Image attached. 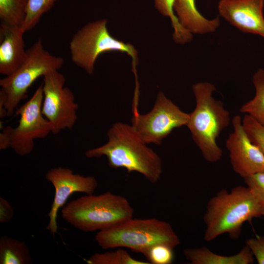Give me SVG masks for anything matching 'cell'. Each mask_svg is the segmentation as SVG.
<instances>
[{
  "mask_svg": "<svg viewBox=\"0 0 264 264\" xmlns=\"http://www.w3.org/2000/svg\"><path fill=\"white\" fill-rule=\"evenodd\" d=\"M108 141L86 151L88 158L105 156L108 165L114 169L125 168L128 173L136 172L150 182L156 183L162 173L160 156L147 146L132 125L116 122L108 132Z\"/></svg>",
  "mask_w": 264,
  "mask_h": 264,
  "instance_id": "6da1fadb",
  "label": "cell"
},
{
  "mask_svg": "<svg viewBox=\"0 0 264 264\" xmlns=\"http://www.w3.org/2000/svg\"><path fill=\"white\" fill-rule=\"evenodd\" d=\"M261 216H264V207L247 187L237 186L230 192L222 189L207 203L204 239L210 242L225 233L238 239L245 221Z\"/></svg>",
  "mask_w": 264,
  "mask_h": 264,
  "instance_id": "7a4b0ae2",
  "label": "cell"
},
{
  "mask_svg": "<svg viewBox=\"0 0 264 264\" xmlns=\"http://www.w3.org/2000/svg\"><path fill=\"white\" fill-rule=\"evenodd\" d=\"M192 89L196 105L194 111L189 113L186 126L204 158L209 162H216L221 159L223 154L217 139L229 125L230 113L220 101L213 97L216 90L213 84L198 82L193 85Z\"/></svg>",
  "mask_w": 264,
  "mask_h": 264,
  "instance_id": "3957f363",
  "label": "cell"
},
{
  "mask_svg": "<svg viewBox=\"0 0 264 264\" xmlns=\"http://www.w3.org/2000/svg\"><path fill=\"white\" fill-rule=\"evenodd\" d=\"M61 214L74 228L89 232L109 228L133 218V209L126 198L107 191L74 199L62 207Z\"/></svg>",
  "mask_w": 264,
  "mask_h": 264,
  "instance_id": "277c9868",
  "label": "cell"
},
{
  "mask_svg": "<svg viewBox=\"0 0 264 264\" xmlns=\"http://www.w3.org/2000/svg\"><path fill=\"white\" fill-rule=\"evenodd\" d=\"M95 240L103 249L126 247L143 255L156 244H166L175 248L180 243L171 224L155 218H131L98 231Z\"/></svg>",
  "mask_w": 264,
  "mask_h": 264,
  "instance_id": "5b68a950",
  "label": "cell"
},
{
  "mask_svg": "<svg viewBox=\"0 0 264 264\" xmlns=\"http://www.w3.org/2000/svg\"><path fill=\"white\" fill-rule=\"evenodd\" d=\"M64 63L62 57L51 55L44 49L40 39L28 48L26 57L19 67L0 80V91L6 98L7 116L14 115L20 102L27 97L28 89L38 78L50 70H59Z\"/></svg>",
  "mask_w": 264,
  "mask_h": 264,
  "instance_id": "8992f818",
  "label": "cell"
},
{
  "mask_svg": "<svg viewBox=\"0 0 264 264\" xmlns=\"http://www.w3.org/2000/svg\"><path fill=\"white\" fill-rule=\"evenodd\" d=\"M107 21L99 20L90 22L78 30L69 43L72 62L88 74L94 71L95 61L101 54L111 51L126 53L138 62L137 51L134 46L112 37L107 27Z\"/></svg>",
  "mask_w": 264,
  "mask_h": 264,
  "instance_id": "52a82bcc",
  "label": "cell"
},
{
  "mask_svg": "<svg viewBox=\"0 0 264 264\" xmlns=\"http://www.w3.org/2000/svg\"><path fill=\"white\" fill-rule=\"evenodd\" d=\"M189 119V113L182 111L163 92H159L152 110L141 114L134 109L131 122L147 144L159 145L175 129L186 126Z\"/></svg>",
  "mask_w": 264,
  "mask_h": 264,
  "instance_id": "ba28073f",
  "label": "cell"
},
{
  "mask_svg": "<svg viewBox=\"0 0 264 264\" xmlns=\"http://www.w3.org/2000/svg\"><path fill=\"white\" fill-rule=\"evenodd\" d=\"M44 98L42 106L43 115L51 126V133L71 130L77 120L78 105L73 93L65 87L66 78L57 70L46 72L43 76Z\"/></svg>",
  "mask_w": 264,
  "mask_h": 264,
  "instance_id": "9c48e42d",
  "label": "cell"
},
{
  "mask_svg": "<svg viewBox=\"0 0 264 264\" xmlns=\"http://www.w3.org/2000/svg\"><path fill=\"white\" fill-rule=\"evenodd\" d=\"M43 98L42 83L30 99L17 109L15 114L20 117L17 126L5 127L10 137V148L19 155L30 154L36 139L44 138L51 133V126L42 112Z\"/></svg>",
  "mask_w": 264,
  "mask_h": 264,
  "instance_id": "30bf717a",
  "label": "cell"
},
{
  "mask_svg": "<svg viewBox=\"0 0 264 264\" xmlns=\"http://www.w3.org/2000/svg\"><path fill=\"white\" fill-rule=\"evenodd\" d=\"M45 178L55 189L54 199L48 214L49 222L46 227L54 236L58 231V211L64 206L69 197L76 192L93 194L98 183L92 176L76 174L71 169L62 167L50 169L45 174Z\"/></svg>",
  "mask_w": 264,
  "mask_h": 264,
  "instance_id": "8fae6325",
  "label": "cell"
},
{
  "mask_svg": "<svg viewBox=\"0 0 264 264\" xmlns=\"http://www.w3.org/2000/svg\"><path fill=\"white\" fill-rule=\"evenodd\" d=\"M233 131L226 140L234 171L243 178L264 172V154L249 138L239 115L232 120Z\"/></svg>",
  "mask_w": 264,
  "mask_h": 264,
  "instance_id": "7c38bea8",
  "label": "cell"
},
{
  "mask_svg": "<svg viewBox=\"0 0 264 264\" xmlns=\"http://www.w3.org/2000/svg\"><path fill=\"white\" fill-rule=\"evenodd\" d=\"M264 0H220V15L241 31L264 38Z\"/></svg>",
  "mask_w": 264,
  "mask_h": 264,
  "instance_id": "4fadbf2b",
  "label": "cell"
},
{
  "mask_svg": "<svg viewBox=\"0 0 264 264\" xmlns=\"http://www.w3.org/2000/svg\"><path fill=\"white\" fill-rule=\"evenodd\" d=\"M20 26L1 22L0 25V73L11 75L22 64L27 56L24 33Z\"/></svg>",
  "mask_w": 264,
  "mask_h": 264,
  "instance_id": "5bb4252c",
  "label": "cell"
},
{
  "mask_svg": "<svg viewBox=\"0 0 264 264\" xmlns=\"http://www.w3.org/2000/svg\"><path fill=\"white\" fill-rule=\"evenodd\" d=\"M174 11L181 26L191 34L212 33L220 24L218 17L208 19L202 15L196 7V0H175Z\"/></svg>",
  "mask_w": 264,
  "mask_h": 264,
  "instance_id": "9a60e30c",
  "label": "cell"
},
{
  "mask_svg": "<svg viewBox=\"0 0 264 264\" xmlns=\"http://www.w3.org/2000/svg\"><path fill=\"white\" fill-rule=\"evenodd\" d=\"M183 254L192 264H250L254 262L253 254L247 245L232 256L217 254L203 246L185 249Z\"/></svg>",
  "mask_w": 264,
  "mask_h": 264,
  "instance_id": "2e32d148",
  "label": "cell"
},
{
  "mask_svg": "<svg viewBox=\"0 0 264 264\" xmlns=\"http://www.w3.org/2000/svg\"><path fill=\"white\" fill-rule=\"evenodd\" d=\"M32 263L30 250L24 242L7 236L0 237V264H30Z\"/></svg>",
  "mask_w": 264,
  "mask_h": 264,
  "instance_id": "e0dca14e",
  "label": "cell"
},
{
  "mask_svg": "<svg viewBox=\"0 0 264 264\" xmlns=\"http://www.w3.org/2000/svg\"><path fill=\"white\" fill-rule=\"evenodd\" d=\"M252 81L255 88V96L242 106L240 111L264 126V69H258L253 75Z\"/></svg>",
  "mask_w": 264,
  "mask_h": 264,
  "instance_id": "ac0fdd59",
  "label": "cell"
},
{
  "mask_svg": "<svg viewBox=\"0 0 264 264\" xmlns=\"http://www.w3.org/2000/svg\"><path fill=\"white\" fill-rule=\"evenodd\" d=\"M27 0H0V19L2 22L21 26L26 14Z\"/></svg>",
  "mask_w": 264,
  "mask_h": 264,
  "instance_id": "d6986e66",
  "label": "cell"
},
{
  "mask_svg": "<svg viewBox=\"0 0 264 264\" xmlns=\"http://www.w3.org/2000/svg\"><path fill=\"white\" fill-rule=\"evenodd\" d=\"M175 0H154V6L160 14L170 18L174 31V40L177 43L183 44L191 41L193 36L179 22L174 11Z\"/></svg>",
  "mask_w": 264,
  "mask_h": 264,
  "instance_id": "ffe728a7",
  "label": "cell"
},
{
  "mask_svg": "<svg viewBox=\"0 0 264 264\" xmlns=\"http://www.w3.org/2000/svg\"><path fill=\"white\" fill-rule=\"evenodd\" d=\"M57 0H27L25 20L20 26L24 32L33 29L42 16L48 11Z\"/></svg>",
  "mask_w": 264,
  "mask_h": 264,
  "instance_id": "44dd1931",
  "label": "cell"
},
{
  "mask_svg": "<svg viewBox=\"0 0 264 264\" xmlns=\"http://www.w3.org/2000/svg\"><path fill=\"white\" fill-rule=\"evenodd\" d=\"M88 264H149L134 259L126 251L118 249L106 251L102 253H96L91 255L86 261Z\"/></svg>",
  "mask_w": 264,
  "mask_h": 264,
  "instance_id": "7402d4cb",
  "label": "cell"
},
{
  "mask_svg": "<svg viewBox=\"0 0 264 264\" xmlns=\"http://www.w3.org/2000/svg\"><path fill=\"white\" fill-rule=\"evenodd\" d=\"M174 248L163 243L151 247L143 255L150 264H170L174 260Z\"/></svg>",
  "mask_w": 264,
  "mask_h": 264,
  "instance_id": "603a6c76",
  "label": "cell"
},
{
  "mask_svg": "<svg viewBox=\"0 0 264 264\" xmlns=\"http://www.w3.org/2000/svg\"><path fill=\"white\" fill-rule=\"evenodd\" d=\"M242 121L249 138L264 154V126L246 114L242 119Z\"/></svg>",
  "mask_w": 264,
  "mask_h": 264,
  "instance_id": "cb8c5ba5",
  "label": "cell"
},
{
  "mask_svg": "<svg viewBox=\"0 0 264 264\" xmlns=\"http://www.w3.org/2000/svg\"><path fill=\"white\" fill-rule=\"evenodd\" d=\"M244 180L246 187L264 207V172L250 175Z\"/></svg>",
  "mask_w": 264,
  "mask_h": 264,
  "instance_id": "d4e9b609",
  "label": "cell"
},
{
  "mask_svg": "<svg viewBox=\"0 0 264 264\" xmlns=\"http://www.w3.org/2000/svg\"><path fill=\"white\" fill-rule=\"evenodd\" d=\"M246 245L251 250L259 264H264V236H256V238L246 240Z\"/></svg>",
  "mask_w": 264,
  "mask_h": 264,
  "instance_id": "484cf974",
  "label": "cell"
},
{
  "mask_svg": "<svg viewBox=\"0 0 264 264\" xmlns=\"http://www.w3.org/2000/svg\"><path fill=\"white\" fill-rule=\"evenodd\" d=\"M14 216V210L10 203L5 198H0V222H9Z\"/></svg>",
  "mask_w": 264,
  "mask_h": 264,
  "instance_id": "4316f807",
  "label": "cell"
},
{
  "mask_svg": "<svg viewBox=\"0 0 264 264\" xmlns=\"http://www.w3.org/2000/svg\"><path fill=\"white\" fill-rule=\"evenodd\" d=\"M10 148L9 133L5 127L0 133V150H3Z\"/></svg>",
  "mask_w": 264,
  "mask_h": 264,
  "instance_id": "83f0119b",
  "label": "cell"
},
{
  "mask_svg": "<svg viewBox=\"0 0 264 264\" xmlns=\"http://www.w3.org/2000/svg\"><path fill=\"white\" fill-rule=\"evenodd\" d=\"M6 98L4 93L0 91V117L4 118L7 116V111L5 109Z\"/></svg>",
  "mask_w": 264,
  "mask_h": 264,
  "instance_id": "f1b7e54d",
  "label": "cell"
}]
</instances>
